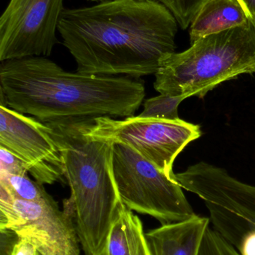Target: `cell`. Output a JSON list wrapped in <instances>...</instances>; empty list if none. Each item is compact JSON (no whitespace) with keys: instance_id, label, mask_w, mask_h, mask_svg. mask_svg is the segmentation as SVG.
<instances>
[{"instance_id":"obj_19","label":"cell","mask_w":255,"mask_h":255,"mask_svg":"<svg viewBox=\"0 0 255 255\" xmlns=\"http://www.w3.org/2000/svg\"><path fill=\"white\" fill-rule=\"evenodd\" d=\"M19 237L13 231L0 229V255H10Z\"/></svg>"},{"instance_id":"obj_25","label":"cell","mask_w":255,"mask_h":255,"mask_svg":"<svg viewBox=\"0 0 255 255\" xmlns=\"http://www.w3.org/2000/svg\"><path fill=\"white\" fill-rule=\"evenodd\" d=\"M37 255H41L40 254V253H38V254H37Z\"/></svg>"},{"instance_id":"obj_10","label":"cell","mask_w":255,"mask_h":255,"mask_svg":"<svg viewBox=\"0 0 255 255\" xmlns=\"http://www.w3.org/2000/svg\"><path fill=\"white\" fill-rule=\"evenodd\" d=\"M175 177L183 189L199 196L207 208L255 228V186L241 182L226 169L205 162L192 165Z\"/></svg>"},{"instance_id":"obj_21","label":"cell","mask_w":255,"mask_h":255,"mask_svg":"<svg viewBox=\"0 0 255 255\" xmlns=\"http://www.w3.org/2000/svg\"><path fill=\"white\" fill-rule=\"evenodd\" d=\"M238 1L247 12L249 18L253 19L255 16V0H238Z\"/></svg>"},{"instance_id":"obj_4","label":"cell","mask_w":255,"mask_h":255,"mask_svg":"<svg viewBox=\"0 0 255 255\" xmlns=\"http://www.w3.org/2000/svg\"><path fill=\"white\" fill-rule=\"evenodd\" d=\"M255 73V27L251 19L241 26L210 34L191 47L163 60L155 73L160 94L203 98L222 82Z\"/></svg>"},{"instance_id":"obj_24","label":"cell","mask_w":255,"mask_h":255,"mask_svg":"<svg viewBox=\"0 0 255 255\" xmlns=\"http://www.w3.org/2000/svg\"><path fill=\"white\" fill-rule=\"evenodd\" d=\"M89 1H104V0H89Z\"/></svg>"},{"instance_id":"obj_12","label":"cell","mask_w":255,"mask_h":255,"mask_svg":"<svg viewBox=\"0 0 255 255\" xmlns=\"http://www.w3.org/2000/svg\"><path fill=\"white\" fill-rule=\"evenodd\" d=\"M250 19L238 0H208L190 24V43L205 36L241 26Z\"/></svg>"},{"instance_id":"obj_1","label":"cell","mask_w":255,"mask_h":255,"mask_svg":"<svg viewBox=\"0 0 255 255\" xmlns=\"http://www.w3.org/2000/svg\"><path fill=\"white\" fill-rule=\"evenodd\" d=\"M178 22L154 0H104L64 9L58 25L76 71L133 78L155 74L175 53Z\"/></svg>"},{"instance_id":"obj_5","label":"cell","mask_w":255,"mask_h":255,"mask_svg":"<svg viewBox=\"0 0 255 255\" xmlns=\"http://www.w3.org/2000/svg\"><path fill=\"white\" fill-rule=\"evenodd\" d=\"M113 171L121 200L131 211L162 224L196 215L178 181L124 142L114 143Z\"/></svg>"},{"instance_id":"obj_18","label":"cell","mask_w":255,"mask_h":255,"mask_svg":"<svg viewBox=\"0 0 255 255\" xmlns=\"http://www.w3.org/2000/svg\"><path fill=\"white\" fill-rule=\"evenodd\" d=\"M23 162L7 148L0 146V173H27Z\"/></svg>"},{"instance_id":"obj_20","label":"cell","mask_w":255,"mask_h":255,"mask_svg":"<svg viewBox=\"0 0 255 255\" xmlns=\"http://www.w3.org/2000/svg\"><path fill=\"white\" fill-rule=\"evenodd\" d=\"M36 247L30 241L19 238V241L15 244L10 255H37Z\"/></svg>"},{"instance_id":"obj_16","label":"cell","mask_w":255,"mask_h":255,"mask_svg":"<svg viewBox=\"0 0 255 255\" xmlns=\"http://www.w3.org/2000/svg\"><path fill=\"white\" fill-rule=\"evenodd\" d=\"M167 7L173 14L178 25L185 30L190 26L192 21L201 7L208 0H154Z\"/></svg>"},{"instance_id":"obj_6","label":"cell","mask_w":255,"mask_h":255,"mask_svg":"<svg viewBox=\"0 0 255 255\" xmlns=\"http://www.w3.org/2000/svg\"><path fill=\"white\" fill-rule=\"evenodd\" d=\"M88 133L115 142H124L155 165L171 179H175L173 163L192 141L200 137L199 126L182 120L144 119L130 117L84 118Z\"/></svg>"},{"instance_id":"obj_7","label":"cell","mask_w":255,"mask_h":255,"mask_svg":"<svg viewBox=\"0 0 255 255\" xmlns=\"http://www.w3.org/2000/svg\"><path fill=\"white\" fill-rule=\"evenodd\" d=\"M0 229L30 241L41 255H80L71 216L51 197L42 202L16 199L0 187Z\"/></svg>"},{"instance_id":"obj_23","label":"cell","mask_w":255,"mask_h":255,"mask_svg":"<svg viewBox=\"0 0 255 255\" xmlns=\"http://www.w3.org/2000/svg\"><path fill=\"white\" fill-rule=\"evenodd\" d=\"M252 21H253V24H254L255 27V17L253 18V19H251Z\"/></svg>"},{"instance_id":"obj_22","label":"cell","mask_w":255,"mask_h":255,"mask_svg":"<svg viewBox=\"0 0 255 255\" xmlns=\"http://www.w3.org/2000/svg\"><path fill=\"white\" fill-rule=\"evenodd\" d=\"M93 255H107L106 254V248H105V246L103 247V248L100 251H99L98 253H95V254Z\"/></svg>"},{"instance_id":"obj_8","label":"cell","mask_w":255,"mask_h":255,"mask_svg":"<svg viewBox=\"0 0 255 255\" xmlns=\"http://www.w3.org/2000/svg\"><path fill=\"white\" fill-rule=\"evenodd\" d=\"M64 9L63 0H10L0 19V61L49 56Z\"/></svg>"},{"instance_id":"obj_14","label":"cell","mask_w":255,"mask_h":255,"mask_svg":"<svg viewBox=\"0 0 255 255\" xmlns=\"http://www.w3.org/2000/svg\"><path fill=\"white\" fill-rule=\"evenodd\" d=\"M0 187L13 197L28 202H42L52 197L43 185L32 181L27 173H0Z\"/></svg>"},{"instance_id":"obj_3","label":"cell","mask_w":255,"mask_h":255,"mask_svg":"<svg viewBox=\"0 0 255 255\" xmlns=\"http://www.w3.org/2000/svg\"><path fill=\"white\" fill-rule=\"evenodd\" d=\"M59 147L70 196L71 216L85 255L103 248L114 220L124 206L113 171L114 142L88 133L84 118L46 123Z\"/></svg>"},{"instance_id":"obj_2","label":"cell","mask_w":255,"mask_h":255,"mask_svg":"<svg viewBox=\"0 0 255 255\" xmlns=\"http://www.w3.org/2000/svg\"><path fill=\"white\" fill-rule=\"evenodd\" d=\"M1 106L43 124L98 117L130 118L143 103L140 78L67 72L46 57L1 61Z\"/></svg>"},{"instance_id":"obj_11","label":"cell","mask_w":255,"mask_h":255,"mask_svg":"<svg viewBox=\"0 0 255 255\" xmlns=\"http://www.w3.org/2000/svg\"><path fill=\"white\" fill-rule=\"evenodd\" d=\"M210 218L194 215L145 233L150 255H199Z\"/></svg>"},{"instance_id":"obj_17","label":"cell","mask_w":255,"mask_h":255,"mask_svg":"<svg viewBox=\"0 0 255 255\" xmlns=\"http://www.w3.org/2000/svg\"><path fill=\"white\" fill-rule=\"evenodd\" d=\"M199 255H241L215 229H207Z\"/></svg>"},{"instance_id":"obj_13","label":"cell","mask_w":255,"mask_h":255,"mask_svg":"<svg viewBox=\"0 0 255 255\" xmlns=\"http://www.w3.org/2000/svg\"><path fill=\"white\" fill-rule=\"evenodd\" d=\"M105 248L107 255H150L142 221L125 205L111 226Z\"/></svg>"},{"instance_id":"obj_9","label":"cell","mask_w":255,"mask_h":255,"mask_svg":"<svg viewBox=\"0 0 255 255\" xmlns=\"http://www.w3.org/2000/svg\"><path fill=\"white\" fill-rule=\"evenodd\" d=\"M0 146L20 159L39 184L64 181L62 154L43 123L7 106H0Z\"/></svg>"},{"instance_id":"obj_15","label":"cell","mask_w":255,"mask_h":255,"mask_svg":"<svg viewBox=\"0 0 255 255\" xmlns=\"http://www.w3.org/2000/svg\"><path fill=\"white\" fill-rule=\"evenodd\" d=\"M189 98L187 96L171 97L160 94L144 102V110L138 118L144 119L169 120L176 121L178 117V106L181 102Z\"/></svg>"}]
</instances>
